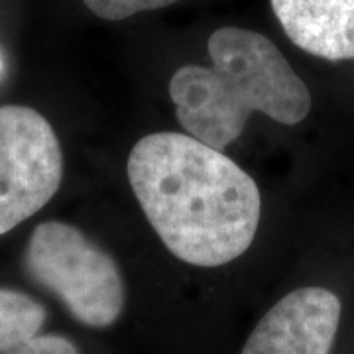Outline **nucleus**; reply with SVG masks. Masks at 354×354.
<instances>
[{"label":"nucleus","mask_w":354,"mask_h":354,"mask_svg":"<svg viewBox=\"0 0 354 354\" xmlns=\"http://www.w3.org/2000/svg\"><path fill=\"white\" fill-rule=\"evenodd\" d=\"M24 268L85 327L106 329L124 309L127 295L118 264L67 223L46 221L34 228Z\"/></svg>","instance_id":"3"},{"label":"nucleus","mask_w":354,"mask_h":354,"mask_svg":"<svg viewBox=\"0 0 354 354\" xmlns=\"http://www.w3.org/2000/svg\"><path fill=\"white\" fill-rule=\"evenodd\" d=\"M211 67L185 65L169 81L183 130L215 150L242 134L252 113L297 124L311 111V93L272 39L225 26L207 41Z\"/></svg>","instance_id":"2"},{"label":"nucleus","mask_w":354,"mask_h":354,"mask_svg":"<svg viewBox=\"0 0 354 354\" xmlns=\"http://www.w3.org/2000/svg\"><path fill=\"white\" fill-rule=\"evenodd\" d=\"M64 179V153L46 116L0 106V236L44 209Z\"/></svg>","instance_id":"4"},{"label":"nucleus","mask_w":354,"mask_h":354,"mask_svg":"<svg viewBox=\"0 0 354 354\" xmlns=\"http://www.w3.org/2000/svg\"><path fill=\"white\" fill-rule=\"evenodd\" d=\"M341 313L330 290L299 288L260 319L242 354H330Z\"/></svg>","instance_id":"5"},{"label":"nucleus","mask_w":354,"mask_h":354,"mask_svg":"<svg viewBox=\"0 0 354 354\" xmlns=\"http://www.w3.org/2000/svg\"><path fill=\"white\" fill-rule=\"evenodd\" d=\"M91 12L102 20H127L130 16L148 10L171 6L179 0H83Z\"/></svg>","instance_id":"8"},{"label":"nucleus","mask_w":354,"mask_h":354,"mask_svg":"<svg viewBox=\"0 0 354 354\" xmlns=\"http://www.w3.org/2000/svg\"><path fill=\"white\" fill-rule=\"evenodd\" d=\"M46 307L22 291L0 288V354H79L62 335H41Z\"/></svg>","instance_id":"7"},{"label":"nucleus","mask_w":354,"mask_h":354,"mask_svg":"<svg viewBox=\"0 0 354 354\" xmlns=\"http://www.w3.org/2000/svg\"><path fill=\"white\" fill-rule=\"evenodd\" d=\"M288 38L307 53L354 59V0H270Z\"/></svg>","instance_id":"6"},{"label":"nucleus","mask_w":354,"mask_h":354,"mask_svg":"<svg viewBox=\"0 0 354 354\" xmlns=\"http://www.w3.org/2000/svg\"><path fill=\"white\" fill-rule=\"evenodd\" d=\"M0 71H2V62H0Z\"/></svg>","instance_id":"9"},{"label":"nucleus","mask_w":354,"mask_h":354,"mask_svg":"<svg viewBox=\"0 0 354 354\" xmlns=\"http://www.w3.org/2000/svg\"><path fill=\"white\" fill-rule=\"evenodd\" d=\"M127 174L142 211L176 258L216 268L250 248L262 215L260 189L223 150L191 134L156 132L136 142Z\"/></svg>","instance_id":"1"}]
</instances>
